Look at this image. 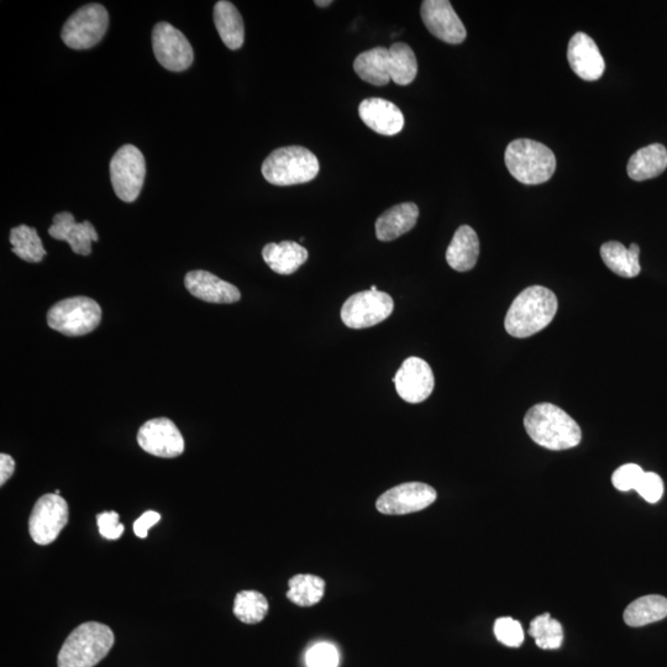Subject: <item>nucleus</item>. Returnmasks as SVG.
Here are the masks:
<instances>
[{"instance_id":"1","label":"nucleus","mask_w":667,"mask_h":667,"mask_svg":"<svg viewBox=\"0 0 667 667\" xmlns=\"http://www.w3.org/2000/svg\"><path fill=\"white\" fill-rule=\"evenodd\" d=\"M558 298L543 286L528 287L508 309L504 328L513 338L524 339L542 332L558 312Z\"/></svg>"},{"instance_id":"2","label":"nucleus","mask_w":667,"mask_h":667,"mask_svg":"<svg viewBox=\"0 0 667 667\" xmlns=\"http://www.w3.org/2000/svg\"><path fill=\"white\" fill-rule=\"evenodd\" d=\"M524 427L535 444L560 451L581 443L582 432L575 419L551 403H540L525 414Z\"/></svg>"},{"instance_id":"3","label":"nucleus","mask_w":667,"mask_h":667,"mask_svg":"<svg viewBox=\"0 0 667 667\" xmlns=\"http://www.w3.org/2000/svg\"><path fill=\"white\" fill-rule=\"evenodd\" d=\"M115 642L113 630L105 624L87 622L78 626L63 643L57 666L94 667L112 650Z\"/></svg>"},{"instance_id":"4","label":"nucleus","mask_w":667,"mask_h":667,"mask_svg":"<svg viewBox=\"0 0 667 667\" xmlns=\"http://www.w3.org/2000/svg\"><path fill=\"white\" fill-rule=\"evenodd\" d=\"M504 161L509 173L523 185L535 186L554 176V152L538 141L518 139L507 146Z\"/></svg>"},{"instance_id":"5","label":"nucleus","mask_w":667,"mask_h":667,"mask_svg":"<svg viewBox=\"0 0 667 667\" xmlns=\"http://www.w3.org/2000/svg\"><path fill=\"white\" fill-rule=\"evenodd\" d=\"M319 161L303 146H286L272 151L262 164V175L273 186L302 185L314 180L319 173Z\"/></svg>"},{"instance_id":"6","label":"nucleus","mask_w":667,"mask_h":667,"mask_svg":"<svg viewBox=\"0 0 667 667\" xmlns=\"http://www.w3.org/2000/svg\"><path fill=\"white\" fill-rule=\"evenodd\" d=\"M102 320V308L94 299L72 297L57 302L47 312V324L66 336L92 333Z\"/></svg>"},{"instance_id":"7","label":"nucleus","mask_w":667,"mask_h":667,"mask_svg":"<svg viewBox=\"0 0 667 667\" xmlns=\"http://www.w3.org/2000/svg\"><path fill=\"white\" fill-rule=\"evenodd\" d=\"M108 25V10L101 4H87L66 21L61 38L73 50L91 49L102 41Z\"/></svg>"},{"instance_id":"8","label":"nucleus","mask_w":667,"mask_h":667,"mask_svg":"<svg viewBox=\"0 0 667 667\" xmlns=\"http://www.w3.org/2000/svg\"><path fill=\"white\" fill-rule=\"evenodd\" d=\"M146 176L145 157L138 147L124 145L110 161V180L115 194L123 202L133 203L144 187Z\"/></svg>"},{"instance_id":"9","label":"nucleus","mask_w":667,"mask_h":667,"mask_svg":"<svg viewBox=\"0 0 667 667\" xmlns=\"http://www.w3.org/2000/svg\"><path fill=\"white\" fill-rule=\"evenodd\" d=\"M395 302L381 291H362L351 296L341 308V319L351 329L375 327L393 313Z\"/></svg>"},{"instance_id":"10","label":"nucleus","mask_w":667,"mask_h":667,"mask_svg":"<svg viewBox=\"0 0 667 667\" xmlns=\"http://www.w3.org/2000/svg\"><path fill=\"white\" fill-rule=\"evenodd\" d=\"M70 511L65 498L49 493L35 503L29 519L31 539L39 545H49L59 538L68 523Z\"/></svg>"},{"instance_id":"11","label":"nucleus","mask_w":667,"mask_h":667,"mask_svg":"<svg viewBox=\"0 0 667 667\" xmlns=\"http://www.w3.org/2000/svg\"><path fill=\"white\" fill-rule=\"evenodd\" d=\"M152 49L157 61L168 71H186L194 60L193 49L186 36L168 23L155 25L152 31Z\"/></svg>"},{"instance_id":"12","label":"nucleus","mask_w":667,"mask_h":667,"mask_svg":"<svg viewBox=\"0 0 667 667\" xmlns=\"http://www.w3.org/2000/svg\"><path fill=\"white\" fill-rule=\"evenodd\" d=\"M437 496V491L427 483H402L382 493L376 502V508L378 512L387 516H403L432 506Z\"/></svg>"},{"instance_id":"13","label":"nucleus","mask_w":667,"mask_h":667,"mask_svg":"<svg viewBox=\"0 0 667 667\" xmlns=\"http://www.w3.org/2000/svg\"><path fill=\"white\" fill-rule=\"evenodd\" d=\"M140 448L157 458H177L185 451V439L180 429L168 418L146 422L138 433Z\"/></svg>"},{"instance_id":"14","label":"nucleus","mask_w":667,"mask_h":667,"mask_svg":"<svg viewBox=\"0 0 667 667\" xmlns=\"http://www.w3.org/2000/svg\"><path fill=\"white\" fill-rule=\"evenodd\" d=\"M420 15L430 34L450 45H460L467 31L453 5L448 0H425Z\"/></svg>"},{"instance_id":"15","label":"nucleus","mask_w":667,"mask_h":667,"mask_svg":"<svg viewBox=\"0 0 667 667\" xmlns=\"http://www.w3.org/2000/svg\"><path fill=\"white\" fill-rule=\"evenodd\" d=\"M398 396L407 403H422L432 395L435 378L432 367L419 357H409L397 371L395 378Z\"/></svg>"},{"instance_id":"16","label":"nucleus","mask_w":667,"mask_h":667,"mask_svg":"<svg viewBox=\"0 0 667 667\" xmlns=\"http://www.w3.org/2000/svg\"><path fill=\"white\" fill-rule=\"evenodd\" d=\"M567 60L571 70L587 82L600 80L605 72L606 63L600 49L595 40L585 33L572 36L567 47Z\"/></svg>"},{"instance_id":"17","label":"nucleus","mask_w":667,"mask_h":667,"mask_svg":"<svg viewBox=\"0 0 667 667\" xmlns=\"http://www.w3.org/2000/svg\"><path fill=\"white\" fill-rule=\"evenodd\" d=\"M187 291L193 297L204 302L215 304H231L240 301L241 293L238 287L208 271H191L185 278Z\"/></svg>"},{"instance_id":"18","label":"nucleus","mask_w":667,"mask_h":667,"mask_svg":"<svg viewBox=\"0 0 667 667\" xmlns=\"http://www.w3.org/2000/svg\"><path fill=\"white\" fill-rule=\"evenodd\" d=\"M359 114L362 122L380 135L395 136L404 128L402 110L386 99H365L360 104Z\"/></svg>"},{"instance_id":"19","label":"nucleus","mask_w":667,"mask_h":667,"mask_svg":"<svg viewBox=\"0 0 667 667\" xmlns=\"http://www.w3.org/2000/svg\"><path fill=\"white\" fill-rule=\"evenodd\" d=\"M51 238L66 241L75 254L88 256L92 252L93 241H98L97 230L91 222L77 223L71 213L62 212L54 217V224L49 228Z\"/></svg>"},{"instance_id":"20","label":"nucleus","mask_w":667,"mask_h":667,"mask_svg":"<svg viewBox=\"0 0 667 667\" xmlns=\"http://www.w3.org/2000/svg\"><path fill=\"white\" fill-rule=\"evenodd\" d=\"M419 208L414 203H401L386 210L376 220V236L380 241H392L416 227Z\"/></svg>"},{"instance_id":"21","label":"nucleus","mask_w":667,"mask_h":667,"mask_svg":"<svg viewBox=\"0 0 667 667\" xmlns=\"http://www.w3.org/2000/svg\"><path fill=\"white\" fill-rule=\"evenodd\" d=\"M480 256V240L476 231L469 225H462L454 235L446 250V261L451 269L467 272L477 264Z\"/></svg>"},{"instance_id":"22","label":"nucleus","mask_w":667,"mask_h":667,"mask_svg":"<svg viewBox=\"0 0 667 667\" xmlns=\"http://www.w3.org/2000/svg\"><path fill=\"white\" fill-rule=\"evenodd\" d=\"M262 257L273 272L287 276L306 264L308 250L294 241H282L267 244L262 250Z\"/></svg>"},{"instance_id":"23","label":"nucleus","mask_w":667,"mask_h":667,"mask_svg":"<svg viewBox=\"0 0 667 667\" xmlns=\"http://www.w3.org/2000/svg\"><path fill=\"white\" fill-rule=\"evenodd\" d=\"M667 168V150L664 145L651 144L638 150L630 157L628 176L635 182H643L656 178Z\"/></svg>"},{"instance_id":"24","label":"nucleus","mask_w":667,"mask_h":667,"mask_svg":"<svg viewBox=\"0 0 667 667\" xmlns=\"http://www.w3.org/2000/svg\"><path fill=\"white\" fill-rule=\"evenodd\" d=\"M356 75L374 86H386L391 81L390 49L375 47L362 52L354 62Z\"/></svg>"},{"instance_id":"25","label":"nucleus","mask_w":667,"mask_h":667,"mask_svg":"<svg viewBox=\"0 0 667 667\" xmlns=\"http://www.w3.org/2000/svg\"><path fill=\"white\" fill-rule=\"evenodd\" d=\"M214 23L220 39L230 50H239L244 45V20L238 8L228 0H220L214 7Z\"/></svg>"},{"instance_id":"26","label":"nucleus","mask_w":667,"mask_h":667,"mask_svg":"<svg viewBox=\"0 0 667 667\" xmlns=\"http://www.w3.org/2000/svg\"><path fill=\"white\" fill-rule=\"evenodd\" d=\"M639 256L640 248L637 244L627 249L618 241H608L601 246V257L608 269L624 278L637 277L642 271Z\"/></svg>"},{"instance_id":"27","label":"nucleus","mask_w":667,"mask_h":667,"mask_svg":"<svg viewBox=\"0 0 667 667\" xmlns=\"http://www.w3.org/2000/svg\"><path fill=\"white\" fill-rule=\"evenodd\" d=\"M623 617L624 622L633 628L663 621L667 617V598L658 595L640 597L630 603Z\"/></svg>"},{"instance_id":"28","label":"nucleus","mask_w":667,"mask_h":667,"mask_svg":"<svg viewBox=\"0 0 667 667\" xmlns=\"http://www.w3.org/2000/svg\"><path fill=\"white\" fill-rule=\"evenodd\" d=\"M10 244L13 246V252L21 260L38 264L46 256V250L42 246V241L35 228L21 224L10 231Z\"/></svg>"},{"instance_id":"29","label":"nucleus","mask_w":667,"mask_h":667,"mask_svg":"<svg viewBox=\"0 0 667 667\" xmlns=\"http://www.w3.org/2000/svg\"><path fill=\"white\" fill-rule=\"evenodd\" d=\"M287 598L299 607H312L323 600L325 581L314 575H297L292 577Z\"/></svg>"},{"instance_id":"30","label":"nucleus","mask_w":667,"mask_h":667,"mask_svg":"<svg viewBox=\"0 0 667 667\" xmlns=\"http://www.w3.org/2000/svg\"><path fill=\"white\" fill-rule=\"evenodd\" d=\"M391 80L398 86H408L416 80L418 61L412 47L396 42L390 47Z\"/></svg>"},{"instance_id":"31","label":"nucleus","mask_w":667,"mask_h":667,"mask_svg":"<svg viewBox=\"0 0 667 667\" xmlns=\"http://www.w3.org/2000/svg\"><path fill=\"white\" fill-rule=\"evenodd\" d=\"M269 613V601L257 591H241L234 601V614L239 621L257 624L264 621Z\"/></svg>"},{"instance_id":"32","label":"nucleus","mask_w":667,"mask_h":667,"mask_svg":"<svg viewBox=\"0 0 667 667\" xmlns=\"http://www.w3.org/2000/svg\"><path fill=\"white\" fill-rule=\"evenodd\" d=\"M529 635L535 639L540 649L556 650L564 642V629L559 621L551 618L549 613L533 619L530 623Z\"/></svg>"},{"instance_id":"33","label":"nucleus","mask_w":667,"mask_h":667,"mask_svg":"<svg viewBox=\"0 0 667 667\" xmlns=\"http://www.w3.org/2000/svg\"><path fill=\"white\" fill-rule=\"evenodd\" d=\"M495 635L498 642L509 648H519L524 642L522 624L516 619L503 617L495 623Z\"/></svg>"},{"instance_id":"34","label":"nucleus","mask_w":667,"mask_h":667,"mask_svg":"<svg viewBox=\"0 0 667 667\" xmlns=\"http://www.w3.org/2000/svg\"><path fill=\"white\" fill-rule=\"evenodd\" d=\"M306 661L308 667H338L339 653L334 645L319 643L308 650Z\"/></svg>"},{"instance_id":"35","label":"nucleus","mask_w":667,"mask_h":667,"mask_svg":"<svg viewBox=\"0 0 667 667\" xmlns=\"http://www.w3.org/2000/svg\"><path fill=\"white\" fill-rule=\"evenodd\" d=\"M644 470L639 465L627 464L619 467L612 476L613 486L621 492H629L637 488L642 480Z\"/></svg>"},{"instance_id":"36","label":"nucleus","mask_w":667,"mask_h":667,"mask_svg":"<svg viewBox=\"0 0 667 667\" xmlns=\"http://www.w3.org/2000/svg\"><path fill=\"white\" fill-rule=\"evenodd\" d=\"M664 490L663 479L654 472H644L642 480L635 488L639 496L649 503H658L664 496Z\"/></svg>"},{"instance_id":"37","label":"nucleus","mask_w":667,"mask_h":667,"mask_svg":"<svg viewBox=\"0 0 667 667\" xmlns=\"http://www.w3.org/2000/svg\"><path fill=\"white\" fill-rule=\"evenodd\" d=\"M97 524L99 533L108 540H118L125 530L124 525L119 522V514L114 511L99 513Z\"/></svg>"},{"instance_id":"38","label":"nucleus","mask_w":667,"mask_h":667,"mask_svg":"<svg viewBox=\"0 0 667 667\" xmlns=\"http://www.w3.org/2000/svg\"><path fill=\"white\" fill-rule=\"evenodd\" d=\"M160 519V513L155 511L145 512L143 516H141L139 519H136L134 523V533L136 537L141 539L147 538V532H149V529L159 523Z\"/></svg>"},{"instance_id":"39","label":"nucleus","mask_w":667,"mask_h":667,"mask_svg":"<svg viewBox=\"0 0 667 667\" xmlns=\"http://www.w3.org/2000/svg\"><path fill=\"white\" fill-rule=\"evenodd\" d=\"M15 471V461L8 454H0V486H4Z\"/></svg>"},{"instance_id":"40","label":"nucleus","mask_w":667,"mask_h":667,"mask_svg":"<svg viewBox=\"0 0 667 667\" xmlns=\"http://www.w3.org/2000/svg\"><path fill=\"white\" fill-rule=\"evenodd\" d=\"M315 5H318V7L323 8V7H329V5H332L333 2L332 0H327V2H320V0H317V2H314Z\"/></svg>"},{"instance_id":"41","label":"nucleus","mask_w":667,"mask_h":667,"mask_svg":"<svg viewBox=\"0 0 667 667\" xmlns=\"http://www.w3.org/2000/svg\"><path fill=\"white\" fill-rule=\"evenodd\" d=\"M370 290L371 291H378L376 286H371Z\"/></svg>"}]
</instances>
